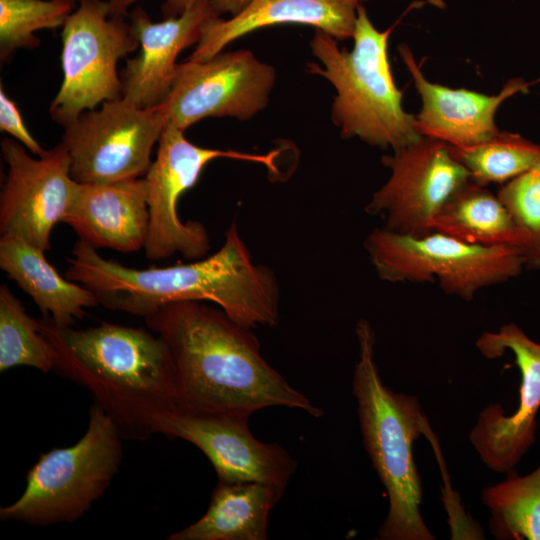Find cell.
Wrapping results in <instances>:
<instances>
[{
	"instance_id": "obj_1",
	"label": "cell",
	"mask_w": 540,
	"mask_h": 540,
	"mask_svg": "<svg viewBox=\"0 0 540 540\" xmlns=\"http://www.w3.org/2000/svg\"><path fill=\"white\" fill-rule=\"evenodd\" d=\"M145 323L169 349L181 410L249 419L258 410L283 406L322 416L266 361L252 329L221 308L173 302L146 316Z\"/></svg>"
},
{
	"instance_id": "obj_2",
	"label": "cell",
	"mask_w": 540,
	"mask_h": 540,
	"mask_svg": "<svg viewBox=\"0 0 540 540\" xmlns=\"http://www.w3.org/2000/svg\"><path fill=\"white\" fill-rule=\"evenodd\" d=\"M71 254L65 277L88 288L110 310L145 318L169 303L208 301L250 329L279 321L277 277L253 262L235 221L216 252L187 264L130 268L80 240Z\"/></svg>"
},
{
	"instance_id": "obj_3",
	"label": "cell",
	"mask_w": 540,
	"mask_h": 540,
	"mask_svg": "<svg viewBox=\"0 0 540 540\" xmlns=\"http://www.w3.org/2000/svg\"><path fill=\"white\" fill-rule=\"evenodd\" d=\"M37 325L54 370L87 389L123 438L148 439L178 408L172 357L153 331L108 322L80 330L45 317Z\"/></svg>"
},
{
	"instance_id": "obj_4",
	"label": "cell",
	"mask_w": 540,
	"mask_h": 540,
	"mask_svg": "<svg viewBox=\"0 0 540 540\" xmlns=\"http://www.w3.org/2000/svg\"><path fill=\"white\" fill-rule=\"evenodd\" d=\"M358 360L352 392L365 449L388 495L381 540H434L420 512L421 479L413 443L429 426L417 397L397 393L382 381L375 361V333L366 319L356 324Z\"/></svg>"
},
{
	"instance_id": "obj_5",
	"label": "cell",
	"mask_w": 540,
	"mask_h": 540,
	"mask_svg": "<svg viewBox=\"0 0 540 540\" xmlns=\"http://www.w3.org/2000/svg\"><path fill=\"white\" fill-rule=\"evenodd\" d=\"M392 30H378L361 4L353 49L340 48L335 38L316 29L309 46L320 64L308 63L307 71L335 88L330 116L342 138L357 137L395 151L423 136L415 116L404 110L402 93L393 79L387 49Z\"/></svg>"
},
{
	"instance_id": "obj_6",
	"label": "cell",
	"mask_w": 540,
	"mask_h": 540,
	"mask_svg": "<svg viewBox=\"0 0 540 540\" xmlns=\"http://www.w3.org/2000/svg\"><path fill=\"white\" fill-rule=\"evenodd\" d=\"M123 439L113 419L94 402L84 435L72 446L41 453L27 472L23 493L0 508V519L31 526L78 521L117 475Z\"/></svg>"
},
{
	"instance_id": "obj_7",
	"label": "cell",
	"mask_w": 540,
	"mask_h": 540,
	"mask_svg": "<svg viewBox=\"0 0 540 540\" xmlns=\"http://www.w3.org/2000/svg\"><path fill=\"white\" fill-rule=\"evenodd\" d=\"M364 248L381 280L438 282L446 294L465 301L525 268L520 247L469 244L438 231L414 237L375 228L365 238Z\"/></svg>"
},
{
	"instance_id": "obj_8",
	"label": "cell",
	"mask_w": 540,
	"mask_h": 540,
	"mask_svg": "<svg viewBox=\"0 0 540 540\" xmlns=\"http://www.w3.org/2000/svg\"><path fill=\"white\" fill-rule=\"evenodd\" d=\"M63 80L52 100V120L63 127L82 112L122 97L118 61L139 41L125 17L111 16L106 0H78L61 32Z\"/></svg>"
},
{
	"instance_id": "obj_9",
	"label": "cell",
	"mask_w": 540,
	"mask_h": 540,
	"mask_svg": "<svg viewBox=\"0 0 540 540\" xmlns=\"http://www.w3.org/2000/svg\"><path fill=\"white\" fill-rule=\"evenodd\" d=\"M276 155L277 152L252 154L200 147L187 140L183 130L166 121L158 141L156 159L144 177L149 209L146 257L162 260L180 254L194 261L207 256L210 239L205 226L179 217L177 206L182 194L197 183L203 169L213 160L256 162L273 171Z\"/></svg>"
},
{
	"instance_id": "obj_10",
	"label": "cell",
	"mask_w": 540,
	"mask_h": 540,
	"mask_svg": "<svg viewBox=\"0 0 540 540\" xmlns=\"http://www.w3.org/2000/svg\"><path fill=\"white\" fill-rule=\"evenodd\" d=\"M166 120L159 106L141 108L124 97L82 112L64 127L62 143L70 157L72 178L104 184L140 178Z\"/></svg>"
},
{
	"instance_id": "obj_11",
	"label": "cell",
	"mask_w": 540,
	"mask_h": 540,
	"mask_svg": "<svg viewBox=\"0 0 540 540\" xmlns=\"http://www.w3.org/2000/svg\"><path fill=\"white\" fill-rule=\"evenodd\" d=\"M275 81V68L250 50L221 51L204 61L178 63L159 107L183 131L208 117L248 120L267 106Z\"/></svg>"
},
{
	"instance_id": "obj_12",
	"label": "cell",
	"mask_w": 540,
	"mask_h": 540,
	"mask_svg": "<svg viewBox=\"0 0 540 540\" xmlns=\"http://www.w3.org/2000/svg\"><path fill=\"white\" fill-rule=\"evenodd\" d=\"M382 161L390 176L365 210L381 215L384 228L397 234L420 237L433 232L436 215L471 180L449 144L425 136Z\"/></svg>"
},
{
	"instance_id": "obj_13",
	"label": "cell",
	"mask_w": 540,
	"mask_h": 540,
	"mask_svg": "<svg viewBox=\"0 0 540 540\" xmlns=\"http://www.w3.org/2000/svg\"><path fill=\"white\" fill-rule=\"evenodd\" d=\"M1 152L8 165L0 195L1 236L20 238L46 252L52 230L66 217L78 186L68 151L60 142L34 158L19 141L5 138Z\"/></svg>"
},
{
	"instance_id": "obj_14",
	"label": "cell",
	"mask_w": 540,
	"mask_h": 540,
	"mask_svg": "<svg viewBox=\"0 0 540 540\" xmlns=\"http://www.w3.org/2000/svg\"><path fill=\"white\" fill-rule=\"evenodd\" d=\"M488 359L514 354L521 373L520 400L510 415L499 404L485 407L470 431L469 440L484 464L494 472L510 473L535 442L540 409V343L529 338L515 323L497 332H484L476 341Z\"/></svg>"
},
{
	"instance_id": "obj_15",
	"label": "cell",
	"mask_w": 540,
	"mask_h": 540,
	"mask_svg": "<svg viewBox=\"0 0 540 540\" xmlns=\"http://www.w3.org/2000/svg\"><path fill=\"white\" fill-rule=\"evenodd\" d=\"M248 420L177 408L164 418L159 433L183 439L201 450L213 465L218 481L262 482L285 489L297 462L279 444L256 439Z\"/></svg>"
},
{
	"instance_id": "obj_16",
	"label": "cell",
	"mask_w": 540,
	"mask_h": 540,
	"mask_svg": "<svg viewBox=\"0 0 540 540\" xmlns=\"http://www.w3.org/2000/svg\"><path fill=\"white\" fill-rule=\"evenodd\" d=\"M216 16L210 0H198L161 22H153L139 5L129 12L140 51L120 72L122 97L141 108L159 106L171 90L179 53L197 44L206 23Z\"/></svg>"
},
{
	"instance_id": "obj_17",
	"label": "cell",
	"mask_w": 540,
	"mask_h": 540,
	"mask_svg": "<svg viewBox=\"0 0 540 540\" xmlns=\"http://www.w3.org/2000/svg\"><path fill=\"white\" fill-rule=\"evenodd\" d=\"M398 50L422 101L415 116L418 131L453 147L474 146L495 136L499 132L495 124L499 106L519 92L526 93L531 85L514 78L496 95L452 89L428 81L407 45H400Z\"/></svg>"
},
{
	"instance_id": "obj_18",
	"label": "cell",
	"mask_w": 540,
	"mask_h": 540,
	"mask_svg": "<svg viewBox=\"0 0 540 540\" xmlns=\"http://www.w3.org/2000/svg\"><path fill=\"white\" fill-rule=\"evenodd\" d=\"M63 223L80 241L97 250L130 253L144 249L149 228L145 178L104 184L78 182Z\"/></svg>"
},
{
	"instance_id": "obj_19",
	"label": "cell",
	"mask_w": 540,
	"mask_h": 540,
	"mask_svg": "<svg viewBox=\"0 0 540 540\" xmlns=\"http://www.w3.org/2000/svg\"><path fill=\"white\" fill-rule=\"evenodd\" d=\"M365 0H251L239 13L216 16L186 59L204 61L231 42L258 29L278 24H303L322 30L337 41L353 38L357 9Z\"/></svg>"
},
{
	"instance_id": "obj_20",
	"label": "cell",
	"mask_w": 540,
	"mask_h": 540,
	"mask_svg": "<svg viewBox=\"0 0 540 540\" xmlns=\"http://www.w3.org/2000/svg\"><path fill=\"white\" fill-rule=\"evenodd\" d=\"M0 267L27 293L43 317L59 326H72L85 309L99 305L85 286L63 278L47 261L45 252L26 241L0 238Z\"/></svg>"
},
{
	"instance_id": "obj_21",
	"label": "cell",
	"mask_w": 540,
	"mask_h": 540,
	"mask_svg": "<svg viewBox=\"0 0 540 540\" xmlns=\"http://www.w3.org/2000/svg\"><path fill=\"white\" fill-rule=\"evenodd\" d=\"M285 489L262 482L218 481L205 514L168 540H265L268 517Z\"/></svg>"
},
{
	"instance_id": "obj_22",
	"label": "cell",
	"mask_w": 540,
	"mask_h": 540,
	"mask_svg": "<svg viewBox=\"0 0 540 540\" xmlns=\"http://www.w3.org/2000/svg\"><path fill=\"white\" fill-rule=\"evenodd\" d=\"M432 228L475 245H511L524 249L529 240L498 196L472 179L443 206Z\"/></svg>"
},
{
	"instance_id": "obj_23",
	"label": "cell",
	"mask_w": 540,
	"mask_h": 540,
	"mask_svg": "<svg viewBox=\"0 0 540 540\" xmlns=\"http://www.w3.org/2000/svg\"><path fill=\"white\" fill-rule=\"evenodd\" d=\"M481 499L490 510L494 537L540 540V464L528 475H510L485 488Z\"/></svg>"
},
{
	"instance_id": "obj_24",
	"label": "cell",
	"mask_w": 540,
	"mask_h": 540,
	"mask_svg": "<svg viewBox=\"0 0 540 540\" xmlns=\"http://www.w3.org/2000/svg\"><path fill=\"white\" fill-rule=\"evenodd\" d=\"M450 147L471 179L482 186L504 184L540 162V144L506 131H499L488 141L474 146Z\"/></svg>"
},
{
	"instance_id": "obj_25",
	"label": "cell",
	"mask_w": 540,
	"mask_h": 540,
	"mask_svg": "<svg viewBox=\"0 0 540 540\" xmlns=\"http://www.w3.org/2000/svg\"><path fill=\"white\" fill-rule=\"evenodd\" d=\"M28 366L42 373L55 369L53 353L38 329L37 319L26 312L22 302L0 286V371Z\"/></svg>"
},
{
	"instance_id": "obj_26",
	"label": "cell",
	"mask_w": 540,
	"mask_h": 540,
	"mask_svg": "<svg viewBox=\"0 0 540 540\" xmlns=\"http://www.w3.org/2000/svg\"><path fill=\"white\" fill-rule=\"evenodd\" d=\"M63 0H0V61L7 63L19 48L34 49V33L62 27L74 10Z\"/></svg>"
},
{
	"instance_id": "obj_27",
	"label": "cell",
	"mask_w": 540,
	"mask_h": 540,
	"mask_svg": "<svg viewBox=\"0 0 540 540\" xmlns=\"http://www.w3.org/2000/svg\"><path fill=\"white\" fill-rule=\"evenodd\" d=\"M497 196L529 237L523 249L525 268L540 270V173L534 168L509 180Z\"/></svg>"
},
{
	"instance_id": "obj_28",
	"label": "cell",
	"mask_w": 540,
	"mask_h": 540,
	"mask_svg": "<svg viewBox=\"0 0 540 540\" xmlns=\"http://www.w3.org/2000/svg\"><path fill=\"white\" fill-rule=\"evenodd\" d=\"M0 130L10 134L35 156H42L46 152L27 129L17 105L8 97L2 85L0 87Z\"/></svg>"
},
{
	"instance_id": "obj_29",
	"label": "cell",
	"mask_w": 540,
	"mask_h": 540,
	"mask_svg": "<svg viewBox=\"0 0 540 540\" xmlns=\"http://www.w3.org/2000/svg\"><path fill=\"white\" fill-rule=\"evenodd\" d=\"M110 7V15L118 17L128 16L129 7L138 0H107ZM198 0H165L162 6L164 18L176 17Z\"/></svg>"
},
{
	"instance_id": "obj_30",
	"label": "cell",
	"mask_w": 540,
	"mask_h": 540,
	"mask_svg": "<svg viewBox=\"0 0 540 540\" xmlns=\"http://www.w3.org/2000/svg\"><path fill=\"white\" fill-rule=\"evenodd\" d=\"M251 0H210L213 11L218 15L233 16L246 7Z\"/></svg>"
},
{
	"instance_id": "obj_31",
	"label": "cell",
	"mask_w": 540,
	"mask_h": 540,
	"mask_svg": "<svg viewBox=\"0 0 540 540\" xmlns=\"http://www.w3.org/2000/svg\"><path fill=\"white\" fill-rule=\"evenodd\" d=\"M63 1H67V2H70L72 4H77L78 0H63Z\"/></svg>"
},
{
	"instance_id": "obj_32",
	"label": "cell",
	"mask_w": 540,
	"mask_h": 540,
	"mask_svg": "<svg viewBox=\"0 0 540 540\" xmlns=\"http://www.w3.org/2000/svg\"><path fill=\"white\" fill-rule=\"evenodd\" d=\"M535 169L540 173V162L537 164V166L535 167Z\"/></svg>"
}]
</instances>
